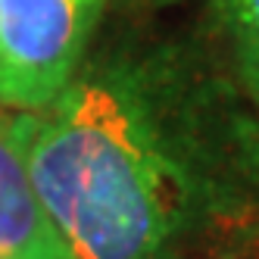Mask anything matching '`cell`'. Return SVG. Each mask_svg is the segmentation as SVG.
<instances>
[{"mask_svg": "<svg viewBox=\"0 0 259 259\" xmlns=\"http://www.w3.org/2000/svg\"><path fill=\"white\" fill-rule=\"evenodd\" d=\"M103 0H0V103L41 109L88 57Z\"/></svg>", "mask_w": 259, "mask_h": 259, "instance_id": "7a4b0ae2", "label": "cell"}, {"mask_svg": "<svg viewBox=\"0 0 259 259\" xmlns=\"http://www.w3.org/2000/svg\"><path fill=\"white\" fill-rule=\"evenodd\" d=\"M231 72L259 109V0H212Z\"/></svg>", "mask_w": 259, "mask_h": 259, "instance_id": "277c9868", "label": "cell"}, {"mask_svg": "<svg viewBox=\"0 0 259 259\" xmlns=\"http://www.w3.org/2000/svg\"><path fill=\"white\" fill-rule=\"evenodd\" d=\"M16 135L78 259H259V109L197 44L84 57Z\"/></svg>", "mask_w": 259, "mask_h": 259, "instance_id": "6da1fadb", "label": "cell"}, {"mask_svg": "<svg viewBox=\"0 0 259 259\" xmlns=\"http://www.w3.org/2000/svg\"><path fill=\"white\" fill-rule=\"evenodd\" d=\"M0 259H78L28 175L16 116L0 113Z\"/></svg>", "mask_w": 259, "mask_h": 259, "instance_id": "3957f363", "label": "cell"}]
</instances>
